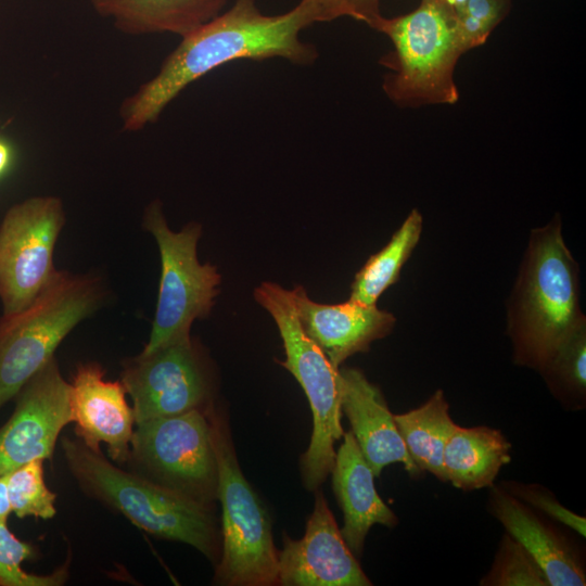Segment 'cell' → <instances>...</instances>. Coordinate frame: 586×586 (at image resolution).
I'll return each mask as SVG.
<instances>
[{
    "instance_id": "6",
    "label": "cell",
    "mask_w": 586,
    "mask_h": 586,
    "mask_svg": "<svg viewBox=\"0 0 586 586\" xmlns=\"http://www.w3.org/2000/svg\"><path fill=\"white\" fill-rule=\"evenodd\" d=\"M254 298L278 327L285 359L276 361L296 379L310 406L313 432L308 448L301 457V474L304 486L316 491L331 473L335 459L334 444L344 434L340 368L333 367L304 332L290 290L278 283L263 282L254 290Z\"/></svg>"
},
{
    "instance_id": "5",
    "label": "cell",
    "mask_w": 586,
    "mask_h": 586,
    "mask_svg": "<svg viewBox=\"0 0 586 586\" xmlns=\"http://www.w3.org/2000/svg\"><path fill=\"white\" fill-rule=\"evenodd\" d=\"M104 297L100 277L59 270L29 306L0 318V409L55 357L62 341Z\"/></svg>"
},
{
    "instance_id": "32",
    "label": "cell",
    "mask_w": 586,
    "mask_h": 586,
    "mask_svg": "<svg viewBox=\"0 0 586 586\" xmlns=\"http://www.w3.org/2000/svg\"><path fill=\"white\" fill-rule=\"evenodd\" d=\"M441 1L448 4L451 8H456L463 4L467 0H441Z\"/></svg>"
},
{
    "instance_id": "18",
    "label": "cell",
    "mask_w": 586,
    "mask_h": 586,
    "mask_svg": "<svg viewBox=\"0 0 586 586\" xmlns=\"http://www.w3.org/2000/svg\"><path fill=\"white\" fill-rule=\"evenodd\" d=\"M335 451L331 471L332 488L343 512L341 534L356 558L362 555L365 540L375 525L395 527L399 520L379 496L374 474L365 460L351 431Z\"/></svg>"
},
{
    "instance_id": "20",
    "label": "cell",
    "mask_w": 586,
    "mask_h": 586,
    "mask_svg": "<svg viewBox=\"0 0 586 586\" xmlns=\"http://www.w3.org/2000/svg\"><path fill=\"white\" fill-rule=\"evenodd\" d=\"M512 445L498 429L456 425L443 455L447 482L463 492L491 487L511 461Z\"/></svg>"
},
{
    "instance_id": "29",
    "label": "cell",
    "mask_w": 586,
    "mask_h": 586,
    "mask_svg": "<svg viewBox=\"0 0 586 586\" xmlns=\"http://www.w3.org/2000/svg\"><path fill=\"white\" fill-rule=\"evenodd\" d=\"M300 3L313 24L348 16L374 29L383 16L380 10L381 0H301Z\"/></svg>"
},
{
    "instance_id": "22",
    "label": "cell",
    "mask_w": 586,
    "mask_h": 586,
    "mask_svg": "<svg viewBox=\"0 0 586 586\" xmlns=\"http://www.w3.org/2000/svg\"><path fill=\"white\" fill-rule=\"evenodd\" d=\"M422 228L423 217L413 208L387 244L371 255L356 272L349 298L375 305L384 291L398 281L404 264L419 243Z\"/></svg>"
},
{
    "instance_id": "23",
    "label": "cell",
    "mask_w": 586,
    "mask_h": 586,
    "mask_svg": "<svg viewBox=\"0 0 586 586\" xmlns=\"http://www.w3.org/2000/svg\"><path fill=\"white\" fill-rule=\"evenodd\" d=\"M565 410L586 407V317L556 346L537 370Z\"/></svg>"
},
{
    "instance_id": "26",
    "label": "cell",
    "mask_w": 586,
    "mask_h": 586,
    "mask_svg": "<svg viewBox=\"0 0 586 586\" xmlns=\"http://www.w3.org/2000/svg\"><path fill=\"white\" fill-rule=\"evenodd\" d=\"M35 548L21 540L8 527L0 523V586H60L67 578V564L53 573L38 575L23 569V562L33 558Z\"/></svg>"
},
{
    "instance_id": "10",
    "label": "cell",
    "mask_w": 586,
    "mask_h": 586,
    "mask_svg": "<svg viewBox=\"0 0 586 586\" xmlns=\"http://www.w3.org/2000/svg\"><path fill=\"white\" fill-rule=\"evenodd\" d=\"M62 201L31 196L12 205L0 224L2 316L29 306L58 273L53 253L65 225Z\"/></svg>"
},
{
    "instance_id": "4",
    "label": "cell",
    "mask_w": 586,
    "mask_h": 586,
    "mask_svg": "<svg viewBox=\"0 0 586 586\" xmlns=\"http://www.w3.org/2000/svg\"><path fill=\"white\" fill-rule=\"evenodd\" d=\"M374 29L386 35L394 46V51L381 60L392 71L382 85L392 102L418 107L458 101L454 72L467 50L454 8L441 0H421L407 14L382 16Z\"/></svg>"
},
{
    "instance_id": "8",
    "label": "cell",
    "mask_w": 586,
    "mask_h": 586,
    "mask_svg": "<svg viewBox=\"0 0 586 586\" xmlns=\"http://www.w3.org/2000/svg\"><path fill=\"white\" fill-rule=\"evenodd\" d=\"M142 224L154 237L161 259L155 315L142 349L148 353L191 336L192 323L207 318L215 305L221 275L216 266L199 260L200 224L190 222L179 231L171 230L157 200L146 206Z\"/></svg>"
},
{
    "instance_id": "3",
    "label": "cell",
    "mask_w": 586,
    "mask_h": 586,
    "mask_svg": "<svg viewBox=\"0 0 586 586\" xmlns=\"http://www.w3.org/2000/svg\"><path fill=\"white\" fill-rule=\"evenodd\" d=\"M62 449L74 477L89 495L146 533L188 544L217 564L219 532L209 507L117 468L78 438H62Z\"/></svg>"
},
{
    "instance_id": "14",
    "label": "cell",
    "mask_w": 586,
    "mask_h": 586,
    "mask_svg": "<svg viewBox=\"0 0 586 586\" xmlns=\"http://www.w3.org/2000/svg\"><path fill=\"white\" fill-rule=\"evenodd\" d=\"M489 513L535 559L549 586H585L586 565L582 548L561 524L534 510L505 491L489 487Z\"/></svg>"
},
{
    "instance_id": "25",
    "label": "cell",
    "mask_w": 586,
    "mask_h": 586,
    "mask_svg": "<svg viewBox=\"0 0 586 586\" xmlns=\"http://www.w3.org/2000/svg\"><path fill=\"white\" fill-rule=\"evenodd\" d=\"M480 586H549L542 568L530 552L505 532L488 572Z\"/></svg>"
},
{
    "instance_id": "27",
    "label": "cell",
    "mask_w": 586,
    "mask_h": 586,
    "mask_svg": "<svg viewBox=\"0 0 586 586\" xmlns=\"http://www.w3.org/2000/svg\"><path fill=\"white\" fill-rule=\"evenodd\" d=\"M512 0H467L454 8L461 41L466 50L483 44L493 29L504 21Z\"/></svg>"
},
{
    "instance_id": "28",
    "label": "cell",
    "mask_w": 586,
    "mask_h": 586,
    "mask_svg": "<svg viewBox=\"0 0 586 586\" xmlns=\"http://www.w3.org/2000/svg\"><path fill=\"white\" fill-rule=\"evenodd\" d=\"M499 485L517 499L549 519L569 527L582 537L586 536V519L563 506L556 495L539 483L514 480L501 481Z\"/></svg>"
},
{
    "instance_id": "2",
    "label": "cell",
    "mask_w": 586,
    "mask_h": 586,
    "mask_svg": "<svg viewBox=\"0 0 586 586\" xmlns=\"http://www.w3.org/2000/svg\"><path fill=\"white\" fill-rule=\"evenodd\" d=\"M579 266L564 242L557 214L534 228L507 301L512 361L538 370L583 319Z\"/></svg>"
},
{
    "instance_id": "7",
    "label": "cell",
    "mask_w": 586,
    "mask_h": 586,
    "mask_svg": "<svg viewBox=\"0 0 586 586\" xmlns=\"http://www.w3.org/2000/svg\"><path fill=\"white\" fill-rule=\"evenodd\" d=\"M208 411L222 510V548L214 581L225 586L279 585L270 518L240 469L227 424L212 407Z\"/></svg>"
},
{
    "instance_id": "9",
    "label": "cell",
    "mask_w": 586,
    "mask_h": 586,
    "mask_svg": "<svg viewBox=\"0 0 586 586\" xmlns=\"http://www.w3.org/2000/svg\"><path fill=\"white\" fill-rule=\"evenodd\" d=\"M208 410L136 423L130 460L139 474L211 508L217 499L218 464Z\"/></svg>"
},
{
    "instance_id": "15",
    "label": "cell",
    "mask_w": 586,
    "mask_h": 586,
    "mask_svg": "<svg viewBox=\"0 0 586 586\" xmlns=\"http://www.w3.org/2000/svg\"><path fill=\"white\" fill-rule=\"evenodd\" d=\"M97 362L77 366L71 384V407L77 438L88 448L100 451L105 444L111 460H130L135 418L120 381L104 379Z\"/></svg>"
},
{
    "instance_id": "11",
    "label": "cell",
    "mask_w": 586,
    "mask_h": 586,
    "mask_svg": "<svg viewBox=\"0 0 586 586\" xmlns=\"http://www.w3.org/2000/svg\"><path fill=\"white\" fill-rule=\"evenodd\" d=\"M120 382L131 398L135 424L204 409L212 391L204 356L191 336L126 359Z\"/></svg>"
},
{
    "instance_id": "19",
    "label": "cell",
    "mask_w": 586,
    "mask_h": 586,
    "mask_svg": "<svg viewBox=\"0 0 586 586\" xmlns=\"http://www.w3.org/2000/svg\"><path fill=\"white\" fill-rule=\"evenodd\" d=\"M94 11L130 35L180 37L221 13L228 0H89Z\"/></svg>"
},
{
    "instance_id": "1",
    "label": "cell",
    "mask_w": 586,
    "mask_h": 586,
    "mask_svg": "<svg viewBox=\"0 0 586 586\" xmlns=\"http://www.w3.org/2000/svg\"><path fill=\"white\" fill-rule=\"evenodd\" d=\"M311 24L301 3L267 15L256 0H235L230 9L182 36L156 75L124 100L123 128L138 131L154 123L187 86L232 61L282 58L297 65L313 64L318 52L300 38Z\"/></svg>"
},
{
    "instance_id": "17",
    "label": "cell",
    "mask_w": 586,
    "mask_h": 586,
    "mask_svg": "<svg viewBox=\"0 0 586 586\" xmlns=\"http://www.w3.org/2000/svg\"><path fill=\"white\" fill-rule=\"evenodd\" d=\"M341 409L375 477L392 463H402L412 479L423 473L410 458L381 390L357 368H340Z\"/></svg>"
},
{
    "instance_id": "24",
    "label": "cell",
    "mask_w": 586,
    "mask_h": 586,
    "mask_svg": "<svg viewBox=\"0 0 586 586\" xmlns=\"http://www.w3.org/2000/svg\"><path fill=\"white\" fill-rule=\"evenodd\" d=\"M7 477L11 509L17 518L49 520L55 515L56 494L46 485L43 460L26 462L9 471Z\"/></svg>"
},
{
    "instance_id": "31",
    "label": "cell",
    "mask_w": 586,
    "mask_h": 586,
    "mask_svg": "<svg viewBox=\"0 0 586 586\" xmlns=\"http://www.w3.org/2000/svg\"><path fill=\"white\" fill-rule=\"evenodd\" d=\"M11 161V151L9 145L0 140V176L7 170Z\"/></svg>"
},
{
    "instance_id": "21",
    "label": "cell",
    "mask_w": 586,
    "mask_h": 586,
    "mask_svg": "<svg viewBox=\"0 0 586 586\" xmlns=\"http://www.w3.org/2000/svg\"><path fill=\"white\" fill-rule=\"evenodd\" d=\"M407 451L422 472H430L447 482L443 464L446 443L457 423L449 413V404L443 390L435 391L421 406L394 415Z\"/></svg>"
},
{
    "instance_id": "30",
    "label": "cell",
    "mask_w": 586,
    "mask_h": 586,
    "mask_svg": "<svg viewBox=\"0 0 586 586\" xmlns=\"http://www.w3.org/2000/svg\"><path fill=\"white\" fill-rule=\"evenodd\" d=\"M11 513L12 509L8 492V477L7 473H4L0 475V523L7 522Z\"/></svg>"
},
{
    "instance_id": "12",
    "label": "cell",
    "mask_w": 586,
    "mask_h": 586,
    "mask_svg": "<svg viewBox=\"0 0 586 586\" xmlns=\"http://www.w3.org/2000/svg\"><path fill=\"white\" fill-rule=\"evenodd\" d=\"M0 428V475L33 460L51 459L62 430L73 422L71 384L53 357L18 391Z\"/></svg>"
},
{
    "instance_id": "16",
    "label": "cell",
    "mask_w": 586,
    "mask_h": 586,
    "mask_svg": "<svg viewBox=\"0 0 586 586\" xmlns=\"http://www.w3.org/2000/svg\"><path fill=\"white\" fill-rule=\"evenodd\" d=\"M300 323L333 367L357 353L368 352L372 342L387 336L395 316L375 305L348 298L340 304L311 300L302 285L290 290Z\"/></svg>"
},
{
    "instance_id": "13",
    "label": "cell",
    "mask_w": 586,
    "mask_h": 586,
    "mask_svg": "<svg viewBox=\"0 0 586 586\" xmlns=\"http://www.w3.org/2000/svg\"><path fill=\"white\" fill-rule=\"evenodd\" d=\"M278 552L282 586H371L357 558L346 545L321 492L302 538L283 534Z\"/></svg>"
}]
</instances>
